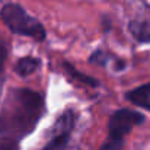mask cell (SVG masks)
Wrapping results in <instances>:
<instances>
[{
	"instance_id": "1",
	"label": "cell",
	"mask_w": 150,
	"mask_h": 150,
	"mask_svg": "<svg viewBox=\"0 0 150 150\" xmlns=\"http://www.w3.org/2000/svg\"><path fill=\"white\" fill-rule=\"evenodd\" d=\"M44 114V100L29 89H13L0 111V134L18 142L28 136Z\"/></svg>"
},
{
	"instance_id": "2",
	"label": "cell",
	"mask_w": 150,
	"mask_h": 150,
	"mask_svg": "<svg viewBox=\"0 0 150 150\" xmlns=\"http://www.w3.org/2000/svg\"><path fill=\"white\" fill-rule=\"evenodd\" d=\"M0 16L13 34L28 35L38 41H42L45 38V29L42 28V25L18 4H6L1 9Z\"/></svg>"
},
{
	"instance_id": "3",
	"label": "cell",
	"mask_w": 150,
	"mask_h": 150,
	"mask_svg": "<svg viewBox=\"0 0 150 150\" xmlns=\"http://www.w3.org/2000/svg\"><path fill=\"white\" fill-rule=\"evenodd\" d=\"M144 117L131 109H120L117 111L108 124V131H109V139L115 140H124V137L139 124H142Z\"/></svg>"
},
{
	"instance_id": "4",
	"label": "cell",
	"mask_w": 150,
	"mask_h": 150,
	"mask_svg": "<svg viewBox=\"0 0 150 150\" xmlns=\"http://www.w3.org/2000/svg\"><path fill=\"white\" fill-rule=\"evenodd\" d=\"M127 98L131 100L133 103L139 105V106H143L146 109H150V83L149 85H144V86H140L131 92L127 93Z\"/></svg>"
},
{
	"instance_id": "5",
	"label": "cell",
	"mask_w": 150,
	"mask_h": 150,
	"mask_svg": "<svg viewBox=\"0 0 150 150\" xmlns=\"http://www.w3.org/2000/svg\"><path fill=\"white\" fill-rule=\"evenodd\" d=\"M74 125V112L71 109H67L55 122L52 131H54V136L55 134H70L71 128Z\"/></svg>"
},
{
	"instance_id": "6",
	"label": "cell",
	"mask_w": 150,
	"mask_h": 150,
	"mask_svg": "<svg viewBox=\"0 0 150 150\" xmlns=\"http://www.w3.org/2000/svg\"><path fill=\"white\" fill-rule=\"evenodd\" d=\"M130 31L139 41H150V22L147 21H133L130 23Z\"/></svg>"
},
{
	"instance_id": "7",
	"label": "cell",
	"mask_w": 150,
	"mask_h": 150,
	"mask_svg": "<svg viewBox=\"0 0 150 150\" xmlns=\"http://www.w3.org/2000/svg\"><path fill=\"white\" fill-rule=\"evenodd\" d=\"M40 67V60L38 58H34V57H25V58H21L15 67L16 73L19 76H28L31 74L32 71H35L37 69Z\"/></svg>"
},
{
	"instance_id": "8",
	"label": "cell",
	"mask_w": 150,
	"mask_h": 150,
	"mask_svg": "<svg viewBox=\"0 0 150 150\" xmlns=\"http://www.w3.org/2000/svg\"><path fill=\"white\" fill-rule=\"evenodd\" d=\"M70 134H55L42 150H66Z\"/></svg>"
},
{
	"instance_id": "9",
	"label": "cell",
	"mask_w": 150,
	"mask_h": 150,
	"mask_svg": "<svg viewBox=\"0 0 150 150\" xmlns=\"http://www.w3.org/2000/svg\"><path fill=\"white\" fill-rule=\"evenodd\" d=\"M66 69L70 71V74H71V76L77 77L79 80H83V82H86V83H89V85H92V86H96V85H98V82H96L95 79H92V77H88V76H85V74L79 73V71H77L74 67H71L70 64H66Z\"/></svg>"
},
{
	"instance_id": "10",
	"label": "cell",
	"mask_w": 150,
	"mask_h": 150,
	"mask_svg": "<svg viewBox=\"0 0 150 150\" xmlns=\"http://www.w3.org/2000/svg\"><path fill=\"white\" fill-rule=\"evenodd\" d=\"M124 146V140H115V139H109L100 146L99 150H122Z\"/></svg>"
},
{
	"instance_id": "11",
	"label": "cell",
	"mask_w": 150,
	"mask_h": 150,
	"mask_svg": "<svg viewBox=\"0 0 150 150\" xmlns=\"http://www.w3.org/2000/svg\"><path fill=\"white\" fill-rule=\"evenodd\" d=\"M0 150H19V146L15 140L1 137L0 139Z\"/></svg>"
},
{
	"instance_id": "12",
	"label": "cell",
	"mask_w": 150,
	"mask_h": 150,
	"mask_svg": "<svg viewBox=\"0 0 150 150\" xmlns=\"http://www.w3.org/2000/svg\"><path fill=\"white\" fill-rule=\"evenodd\" d=\"M92 63H98V64H105L106 63V55L102 52V51H96L95 54H92L91 55V58H89Z\"/></svg>"
},
{
	"instance_id": "13",
	"label": "cell",
	"mask_w": 150,
	"mask_h": 150,
	"mask_svg": "<svg viewBox=\"0 0 150 150\" xmlns=\"http://www.w3.org/2000/svg\"><path fill=\"white\" fill-rule=\"evenodd\" d=\"M6 57H7V50H6L4 44L0 42V71H1L3 64H4V61H6Z\"/></svg>"
}]
</instances>
